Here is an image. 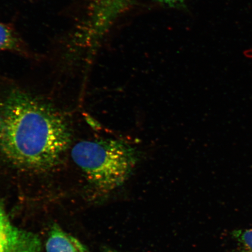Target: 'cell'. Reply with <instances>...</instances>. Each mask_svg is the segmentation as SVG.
<instances>
[{
  "instance_id": "4",
  "label": "cell",
  "mask_w": 252,
  "mask_h": 252,
  "mask_svg": "<svg viewBox=\"0 0 252 252\" xmlns=\"http://www.w3.org/2000/svg\"><path fill=\"white\" fill-rule=\"evenodd\" d=\"M46 252H90L86 245L57 224L49 232Z\"/></svg>"
},
{
  "instance_id": "7",
  "label": "cell",
  "mask_w": 252,
  "mask_h": 252,
  "mask_svg": "<svg viewBox=\"0 0 252 252\" xmlns=\"http://www.w3.org/2000/svg\"><path fill=\"white\" fill-rule=\"evenodd\" d=\"M154 1L172 8L182 7L185 2V0H154Z\"/></svg>"
},
{
  "instance_id": "3",
  "label": "cell",
  "mask_w": 252,
  "mask_h": 252,
  "mask_svg": "<svg viewBox=\"0 0 252 252\" xmlns=\"http://www.w3.org/2000/svg\"><path fill=\"white\" fill-rule=\"evenodd\" d=\"M42 244L38 236L15 226L0 234V252H41Z\"/></svg>"
},
{
  "instance_id": "9",
  "label": "cell",
  "mask_w": 252,
  "mask_h": 252,
  "mask_svg": "<svg viewBox=\"0 0 252 252\" xmlns=\"http://www.w3.org/2000/svg\"><path fill=\"white\" fill-rule=\"evenodd\" d=\"M104 252H123L121 251H119L115 250H113V249L106 248Z\"/></svg>"
},
{
  "instance_id": "5",
  "label": "cell",
  "mask_w": 252,
  "mask_h": 252,
  "mask_svg": "<svg viewBox=\"0 0 252 252\" xmlns=\"http://www.w3.org/2000/svg\"><path fill=\"white\" fill-rule=\"evenodd\" d=\"M8 52L33 58V52L10 25L0 23V52Z\"/></svg>"
},
{
  "instance_id": "8",
  "label": "cell",
  "mask_w": 252,
  "mask_h": 252,
  "mask_svg": "<svg viewBox=\"0 0 252 252\" xmlns=\"http://www.w3.org/2000/svg\"><path fill=\"white\" fill-rule=\"evenodd\" d=\"M244 55L246 58L252 59V48L245 50L244 52Z\"/></svg>"
},
{
  "instance_id": "6",
  "label": "cell",
  "mask_w": 252,
  "mask_h": 252,
  "mask_svg": "<svg viewBox=\"0 0 252 252\" xmlns=\"http://www.w3.org/2000/svg\"><path fill=\"white\" fill-rule=\"evenodd\" d=\"M231 238L232 245L227 252H252V228L234 230Z\"/></svg>"
},
{
  "instance_id": "2",
  "label": "cell",
  "mask_w": 252,
  "mask_h": 252,
  "mask_svg": "<svg viewBox=\"0 0 252 252\" xmlns=\"http://www.w3.org/2000/svg\"><path fill=\"white\" fill-rule=\"evenodd\" d=\"M71 157L91 184L105 193L125 184L138 159L134 147L112 138L78 142Z\"/></svg>"
},
{
  "instance_id": "1",
  "label": "cell",
  "mask_w": 252,
  "mask_h": 252,
  "mask_svg": "<svg viewBox=\"0 0 252 252\" xmlns=\"http://www.w3.org/2000/svg\"><path fill=\"white\" fill-rule=\"evenodd\" d=\"M71 141L67 120L49 104L17 89L0 99V157L9 164L49 171L61 163Z\"/></svg>"
}]
</instances>
